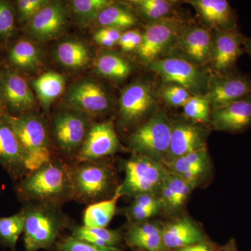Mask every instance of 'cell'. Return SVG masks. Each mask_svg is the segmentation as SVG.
I'll return each instance as SVG.
<instances>
[{
	"label": "cell",
	"mask_w": 251,
	"mask_h": 251,
	"mask_svg": "<svg viewBox=\"0 0 251 251\" xmlns=\"http://www.w3.org/2000/svg\"><path fill=\"white\" fill-rule=\"evenodd\" d=\"M67 24V11L60 2L48 3L29 21V32L38 40L47 41L61 34Z\"/></svg>",
	"instance_id": "ffe728a7"
},
{
	"label": "cell",
	"mask_w": 251,
	"mask_h": 251,
	"mask_svg": "<svg viewBox=\"0 0 251 251\" xmlns=\"http://www.w3.org/2000/svg\"><path fill=\"white\" fill-rule=\"evenodd\" d=\"M178 251H211L205 244L202 243L200 244H194V245L189 246L182 248V249H178Z\"/></svg>",
	"instance_id": "ee69618b"
},
{
	"label": "cell",
	"mask_w": 251,
	"mask_h": 251,
	"mask_svg": "<svg viewBox=\"0 0 251 251\" xmlns=\"http://www.w3.org/2000/svg\"><path fill=\"white\" fill-rule=\"evenodd\" d=\"M225 251H238L235 241L234 239L229 241L227 245L225 247Z\"/></svg>",
	"instance_id": "bcb514c9"
},
{
	"label": "cell",
	"mask_w": 251,
	"mask_h": 251,
	"mask_svg": "<svg viewBox=\"0 0 251 251\" xmlns=\"http://www.w3.org/2000/svg\"><path fill=\"white\" fill-rule=\"evenodd\" d=\"M243 46H244V51L247 52L251 58V36L250 37L244 36Z\"/></svg>",
	"instance_id": "f6af8a7d"
},
{
	"label": "cell",
	"mask_w": 251,
	"mask_h": 251,
	"mask_svg": "<svg viewBox=\"0 0 251 251\" xmlns=\"http://www.w3.org/2000/svg\"><path fill=\"white\" fill-rule=\"evenodd\" d=\"M158 94L151 84L137 80L122 90L119 100L120 123L129 127L139 123L156 109Z\"/></svg>",
	"instance_id": "ba28073f"
},
{
	"label": "cell",
	"mask_w": 251,
	"mask_h": 251,
	"mask_svg": "<svg viewBox=\"0 0 251 251\" xmlns=\"http://www.w3.org/2000/svg\"><path fill=\"white\" fill-rule=\"evenodd\" d=\"M57 60L64 67L69 69H80L90 61V51L87 46L78 41H66L57 46Z\"/></svg>",
	"instance_id": "f546056e"
},
{
	"label": "cell",
	"mask_w": 251,
	"mask_h": 251,
	"mask_svg": "<svg viewBox=\"0 0 251 251\" xmlns=\"http://www.w3.org/2000/svg\"><path fill=\"white\" fill-rule=\"evenodd\" d=\"M9 59L14 66L22 69H34L40 62L37 48L27 40L18 41L10 50Z\"/></svg>",
	"instance_id": "d6a6232c"
},
{
	"label": "cell",
	"mask_w": 251,
	"mask_h": 251,
	"mask_svg": "<svg viewBox=\"0 0 251 251\" xmlns=\"http://www.w3.org/2000/svg\"><path fill=\"white\" fill-rule=\"evenodd\" d=\"M127 245L135 249L148 251H164L162 234L151 235L124 236Z\"/></svg>",
	"instance_id": "74e56055"
},
{
	"label": "cell",
	"mask_w": 251,
	"mask_h": 251,
	"mask_svg": "<svg viewBox=\"0 0 251 251\" xmlns=\"http://www.w3.org/2000/svg\"><path fill=\"white\" fill-rule=\"evenodd\" d=\"M54 157L50 148H44L36 150L25 156L24 163L28 173L37 171L41 167L45 166Z\"/></svg>",
	"instance_id": "f35d334b"
},
{
	"label": "cell",
	"mask_w": 251,
	"mask_h": 251,
	"mask_svg": "<svg viewBox=\"0 0 251 251\" xmlns=\"http://www.w3.org/2000/svg\"><path fill=\"white\" fill-rule=\"evenodd\" d=\"M186 23L177 16L148 23L139 47L135 50L144 65L171 55Z\"/></svg>",
	"instance_id": "5b68a950"
},
{
	"label": "cell",
	"mask_w": 251,
	"mask_h": 251,
	"mask_svg": "<svg viewBox=\"0 0 251 251\" xmlns=\"http://www.w3.org/2000/svg\"><path fill=\"white\" fill-rule=\"evenodd\" d=\"M121 197L115 193L112 198L93 203L86 207L82 215V226L88 227H107L117 212Z\"/></svg>",
	"instance_id": "484cf974"
},
{
	"label": "cell",
	"mask_w": 251,
	"mask_h": 251,
	"mask_svg": "<svg viewBox=\"0 0 251 251\" xmlns=\"http://www.w3.org/2000/svg\"><path fill=\"white\" fill-rule=\"evenodd\" d=\"M148 67L164 83L181 86L192 95L204 96L207 92L211 73L182 57L168 56L155 61Z\"/></svg>",
	"instance_id": "8992f818"
},
{
	"label": "cell",
	"mask_w": 251,
	"mask_h": 251,
	"mask_svg": "<svg viewBox=\"0 0 251 251\" xmlns=\"http://www.w3.org/2000/svg\"><path fill=\"white\" fill-rule=\"evenodd\" d=\"M113 3L110 0H74L72 6L77 19L86 25L97 20L100 13Z\"/></svg>",
	"instance_id": "836d02e7"
},
{
	"label": "cell",
	"mask_w": 251,
	"mask_h": 251,
	"mask_svg": "<svg viewBox=\"0 0 251 251\" xmlns=\"http://www.w3.org/2000/svg\"><path fill=\"white\" fill-rule=\"evenodd\" d=\"M169 148L162 163L166 165L188 153L206 148L207 130L193 121H171Z\"/></svg>",
	"instance_id": "7c38bea8"
},
{
	"label": "cell",
	"mask_w": 251,
	"mask_h": 251,
	"mask_svg": "<svg viewBox=\"0 0 251 251\" xmlns=\"http://www.w3.org/2000/svg\"><path fill=\"white\" fill-rule=\"evenodd\" d=\"M171 128V120L166 112L158 110L130 134L128 148L133 153L162 163L169 148Z\"/></svg>",
	"instance_id": "52a82bcc"
},
{
	"label": "cell",
	"mask_w": 251,
	"mask_h": 251,
	"mask_svg": "<svg viewBox=\"0 0 251 251\" xmlns=\"http://www.w3.org/2000/svg\"><path fill=\"white\" fill-rule=\"evenodd\" d=\"M251 94V77L234 69L226 74H211L207 92L204 97L212 112Z\"/></svg>",
	"instance_id": "9c48e42d"
},
{
	"label": "cell",
	"mask_w": 251,
	"mask_h": 251,
	"mask_svg": "<svg viewBox=\"0 0 251 251\" xmlns=\"http://www.w3.org/2000/svg\"><path fill=\"white\" fill-rule=\"evenodd\" d=\"M64 100L69 108L89 115H100L111 105L110 95L103 86L92 80H80L73 85Z\"/></svg>",
	"instance_id": "8fae6325"
},
{
	"label": "cell",
	"mask_w": 251,
	"mask_h": 251,
	"mask_svg": "<svg viewBox=\"0 0 251 251\" xmlns=\"http://www.w3.org/2000/svg\"><path fill=\"white\" fill-rule=\"evenodd\" d=\"M49 1L45 0H19L18 10L23 21H30Z\"/></svg>",
	"instance_id": "b9f144b4"
},
{
	"label": "cell",
	"mask_w": 251,
	"mask_h": 251,
	"mask_svg": "<svg viewBox=\"0 0 251 251\" xmlns=\"http://www.w3.org/2000/svg\"><path fill=\"white\" fill-rule=\"evenodd\" d=\"M162 239L166 249L178 250L202 243L204 237L194 222L188 218H182L163 227Z\"/></svg>",
	"instance_id": "7402d4cb"
},
{
	"label": "cell",
	"mask_w": 251,
	"mask_h": 251,
	"mask_svg": "<svg viewBox=\"0 0 251 251\" xmlns=\"http://www.w3.org/2000/svg\"><path fill=\"white\" fill-rule=\"evenodd\" d=\"M62 204L31 202L24 204L25 226L23 242L25 251L54 250L69 229L72 221L63 211Z\"/></svg>",
	"instance_id": "7a4b0ae2"
},
{
	"label": "cell",
	"mask_w": 251,
	"mask_h": 251,
	"mask_svg": "<svg viewBox=\"0 0 251 251\" xmlns=\"http://www.w3.org/2000/svg\"><path fill=\"white\" fill-rule=\"evenodd\" d=\"M87 120L77 112H60L52 122V135L59 150L66 156L76 160L88 132Z\"/></svg>",
	"instance_id": "30bf717a"
},
{
	"label": "cell",
	"mask_w": 251,
	"mask_h": 251,
	"mask_svg": "<svg viewBox=\"0 0 251 251\" xmlns=\"http://www.w3.org/2000/svg\"><path fill=\"white\" fill-rule=\"evenodd\" d=\"M193 188L182 178L168 171L159 193L163 208L168 211L179 209L187 201Z\"/></svg>",
	"instance_id": "cb8c5ba5"
},
{
	"label": "cell",
	"mask_w": 251,
	"mask_h": 251,
	"mask_svg": "<svg viewBox=\"0 0 251 251\" xmlns=\"http://www.w3.org/2000/svg\"><path fill=\"white\" fill-rule=\"evenodd\" d=\"M136 251H148L141 250V249H136Z\"/></svg>",
	"instance_id": "7dc6e473"
},
{
	"label": "cell",
	"mask_w": 251,
	"mask_h": 251,
	"mask_svg": "<svg viewBox=\"0 0 251 251\" xmlns=\"http://www.w3.org/2000/svg\"><path fill=\"white\" fill-rule=\"evenodd\" d=\"M97 21L102 27L115 28L122 31L135 26L138 18L131 9L113 3L100 13Z\"/></svg>",
	"instance_id": "f1b7e54d"
},
{
	"label": "cell",
	"mask_w": 251,
	"mask_h": 251,
	"mask_svg": "<svg viewBox=\"0 0 251 251\" xmlns=\"http://www.w3.org/2000/svg\"><path fill=\"white\" fill-rule=\"evenodd\" d=\"M212 44V30L202 26L186 25L171 55L182 57L198 67H204L210 62Z\"/></svg>",
	"instance_id": "4fadbf2b"
},
{
	"label": "cell",
	"mask_w": 251,
	"mask_h": 251,
	"mask_svg": "<svg viewBox=\"0 0 251 251\" xmlns=\"http://www.w3.org/2000/svg\"><path fill=\"white\" fill-rule=\"evenodd\" d=\"M244 36L239 30L213 31V44L209 62L214 74H226L235 69L244 51Z\"/></svg>",
	"instance_id": "9a60e30c"
},
{
	"label": "cell",
	"mask_w": 251,
	"mask_h": 251,
	"mask_svg": "<svg viewBox=\"0 0 251 251\" xmlns=\"http://www.w3.org/2000/svg\"><path fill=\"white\" fill-rule=\"evenodd\" d=\"M192 96L184 87L171 83H165L158 92V97L172 107L183 108Z\"/></svg>",
	"instance_id": "8d00e7d4"
},
{
	"label": "cell",
	"mask_w": 251,
	"mask_h": 251,
	"mask_svg": "<svg viewBox=\"0 0 251 251\" xmlns=\"http://www.w3.org/2000/svg\"><path fill=\"white\" fill-rule=\"evenodd\" d=\"M211 120L218 131L238 133L251 127V94L224 108L211 112Z\"/></svg>",
	"instance_id": "d6986e66"
},
{
	"label": "cell",
	"mask_w": 251,
	"mask_h": 251,
	"mask_svg": "<svg viewBox=\"0 0 251 251\" xmlns=\"http://www.w3.org/2000/svg\"><path fill=\"white\" fill-rule=\"evenodd\" d=\"M1 92L6 103L16 112L26 111L35 103L27 81L16 73L6 74L1 82Z\"/></svg>",
	"instance_id": "603a6c76"
},
{
	"label": "cell",
	"mask_w": 251,
	"mask_h": 251,
	"mask_svg": "<svg viewBox=\"0 0 251 251\" xmlns=\"http://www.w3.org/2000/svg\"><path fill=\"white\" fill-rule=\"evenodd\" d=\"M73 201L87 204L109 199L115 194V172L108 163L100 160L81 162L72 165Z\"/></svg>",
	"instance_id": "3957f363"
},
{
	"label": "cell",
	"mask_w": 251,
	"mask_h": 251,
	"mask_svg": "<svg viewBox=\"0 0 251 251\" xmlns=\"http://www.w3.org/2000/svg\"><path fill=\"white\" fill-rule=\"evenodd\" d=\"M122 34V30L115 28L101 27L94 34V40L99 45L111 48L119 44Z\"/></svg>",
	"instance_id": "60d3db41"
},
{
	"label": "cell",
	"mask_w": 251,
	"mask_h": 251,
	"mask_svg": "<svg viewBox=\"0 0 251 251\" xmlns=\"http://www.w3.org/2000/svg\"><path fill=\"white\" fill-rule=\"evenodd\" d=\"M32 87L43 106L49 108L64 91L65 78L58 73H45L32 81Z\"/></svg>",
	"instance_id": "83f0119b"
},
{
	"label": "cell",
	"mask_w": 251,
	"mask_h": 251,
	"mask_svg": "<svg viewBox=\"0 0 251 251\" xmlns=\"http://www.w3.org/2000/svg\"><path fill=\"white\" fill-rule=\"evenodd\" d=\"M135 29H130V30L122 32L121 37L119 41V45L122 48L124 51H125L127 46L129 44L132 38L135 34Z\"/></svg>",
	"instance_id": "7bdbcfd3"
},
{
	"label": "cell",
	"mask_w": 251,
	"mask_h": 251,
	"mask_svg": "<svg viewBox=\"0 0 251 251\" xmlns=\"http://www.w3.org/2000/svg\"><path fill=\"white\" fill-rule=\"evenodd\" d=\"M68 229L72 237L99 247L120 248L123 240V234L119 229L88 227L74 224Z\"/></svg>",
	"instance_id": "d4e9b609"
},
{
	"label": "cell",
	"mask_w": 251,
	"mask_h": 251,
	"mask_svg": "<svg viewBox=\"0 0 251 251\" xmlns=\"http://www.w3.org/2000/svg\"><path fill=\"white\" fill-rule=\"evenodd\" d=\"M4 118L17 137L25 156L39 149L50 148L47 128L40 117L33 115H6Z\"/></svg>",
	"instance_id": "2e32d148"
},
{
	"label": "cell",
	"mask_w": 251,
	"mask_h": 251,
	"mask_svg": "<svg viewBox=\"0 0 251 251\" xmlns=\"http://www.w3.org/2000/svg\"><path fill=\"white\" fill-rule=\"evenodd\" d=\"M120 150V143L112 122L97 123L89 128L76 158V163L97 161Z\"/></svg>",
	"instance_id": "5bb4252c"
},
{
	"label": "cell",
	"mask_w": 251,
	"mask_h": 251,
	"mask_svg": "<svg viewBox=\"0 0 251 251\" xmlns=\"http://www.w3.org/2000/svg\"><path fill=\"white\" fill-rule=\"evenodd\" d=\"M72 168V164L54 158L16 183L18 199L23 204L44 202L62 205L73 201Z\"/></svg>",
	"instance_id": "6da1fadb"
},
{
	"label": "cell",
	"mask_w": 251,
	"mask_h": 251,
	"mask_svg": "<svg viewBox=\"0 0 251 251\" xmlns=\"http://www.w3.org/2000/svg\"><path fill=\"white\" fill-rule=\"evenodd\" d=\"M96 69L100 76L115 81L125 80L133 72L129 61L120 54L107 51L97 57Z\"/></svg>",
	"instance_id": "4316f807"
},
{
	"label": "cell",
	"mask_w": 251,
	"mask_h": 251,
	"mask_svg": "<svg viewBox=\"0 0 251 251\" xmlns=\"http://www.w3.org/2000/svg\"><path fill=\"white\" fill-rule=\"evenodd\" d=\"M165 166L194 188L209 169L210 161L205 148L179 157Z\"/></svg>",
	"instance_id": "44dd1931"
},
{
	"label": "cell",
	"mask_w": 251,
	"mask_h": 251,
	"mask_svg": "<svg viewBox=\"0 0 251 251\" xmlns=\"http://www.w3.org/2000/svg\"><path fill=\"white\" fill-rule=\"evenodd\" d=\"M24 157L22 147L11 126L4 117L0 118V166L15 183L27 174Z\"/></svg>",
	"instance_id": "e0dca14e"
},
{
	"label": "cell",
	"mask_w": 251,
	"mask_h": 251,
	"mask_svg": "<svg viewBox=\"0 0 251 251\" xmlns=\"http://www.w3.org/2000/svg\"><path fill=\"white\" fill-rule=\"evenodd\" d=\"M188 120L198 124H206L211 120V109L204 96L193 95L183 107Z\"/></svg>",
	"instance_id": "e575fe53"
},
{
	"label": "cell",
	"mask_w": 251,
	"mask_h": 251,
	"mask_svg": "<svg viewBox=\"0 0 251 251\" xmlns=\"http://www.w3.org/2000/svg\"><path fill=\"white\" fill-rule=\"evenodd\" d=\"M206 28L212 31L238 30L237 14L226 0H188Z\"/></svg>",
	"instance_id": "ac0fdd59"
},
{
	"label": "cell",
	"mask_w": 251,
	"mask_h": 251,
	"mask_svg": "<svg viewBox=\"0 0 251 251\" xmlns=\"http://www.w3.org/2000/svg\"><path fill=\"white\" fill-rule=\"evenodd\" d=\"M15 28L14 10L9 2L0 0V39L12 35Z\"/></svg>",
	"instance_id": "ab89813d"
},
{
	"label": "cell",
	"mask_w": 251,
	"mask_h": 251,
	"mask_svg": "<svg viewBox=\"0 0 251 251\" xmlns=\"http://www.w3.org/2000/svg\"><path fill=\"white\" fill-rule=\"evenodd\" d=\"M55 251H122L120 248L103 247L80 240L70 234L62 236L54 248Z\"/></svg>",
	"instance_id": "d590c367"
},
{
	"label": "cell",
	"mask_w": 251,
	"mask_h": 251,
	"mask_svg": "<svg viewBox=\"0 0 251 251\" xmlns=\"http://www.w3.org/2000/svg\"><path fill=\"white\" fill-rule=\"evenodd\" d=\"M25 211L21 209L16 214L0 217V246L11 251H16L18 240L23 234Z\"/></svg>",
	"instance_id": "4dcf8cb0"
},
{
	"label": "cell",
	"mask_w": 251,
	"mask_h": 251,
	"mask_svg": "<svg viewBox=\"0 0 251 251\" xmlns=\"http://www.w3.org/2000/svg\"><path fill=\"white\" fill-rule=\"evenodd\" d=\"M125 178L116 191L120 197L134 198L141 195L159 197L168 170L161 162L133 153L124 163Z\"/></svg>",
	"instance_id": "277c9868"
},
{
	"label": "cell",
	"mask_w": 251,
	"mask_h": 251,
	"mask_svg": "<svg viewBox=\"0 0 251 251\" xmlns=\"http://www.w3.org/2000/svg\"><path fill=\"white\" fill-rule=\"evenodd\" d=\"M132 4L148 23L173 17L177 1L173 0H135Z\"/></svg>",
	"instance_id": "1f68e13d"
}]
</instances>
